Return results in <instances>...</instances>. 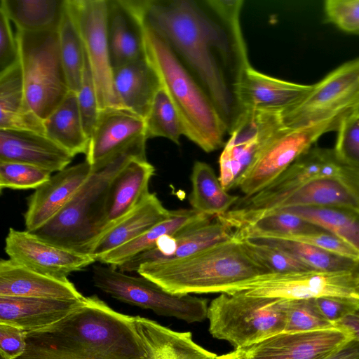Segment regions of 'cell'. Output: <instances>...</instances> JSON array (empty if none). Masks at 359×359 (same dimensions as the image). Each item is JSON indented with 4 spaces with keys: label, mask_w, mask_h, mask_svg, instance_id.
Here are the masks:
<instances>
[{
    "label": "cell",
    "mask_w": 359,
    "mask_h": 359,
    "mask_svg": "<svg viewBox=\"0 0 359 359\" xmlns=\"http://www.w3.org/2000/svg\"><path fill=\"white\" fill-rule=\"evenodd\" d=\"M144 27L160 36L215 105L229 133L242 111L238 88L250 65L241 0H128Z\"/></svg>",
    "instance_id": "cell-1"
},
{
    "label": "cell",
    "mask_w": 359,
    "mask_h": 359,
    "mask_svg": "<svg viewBox=\"0 0 359 359\" xmlns=\"http://www.w3.org/2000/svg\"><path fill=\"white\" fill-rule=\"evenodd\" d=\"M15 359H145L135 316L115 311L97 296L66 318L27 332Z\"/></svg>",
    "instance_id": "cell-2"
},
{
    "label": "cell",
    "mask_w": 359,
    "mask_h": 359,
    "mask_svg": "<svg viewBox=\"0 0 359 359\" xmlns=\"http://www.w3.org/2000/svg\"><path fill=\"white\" fill-rule=\"evenodd\" d=\"M137 273L172 294L229 293L271 271L235 236L187 257L147 262Z\"/></svg>",
    "instance_id": "cell-3"
},
{
    "label": "cell",
    "mask_w": 359,
    "mask_h": 359,
    "mask_svg": "<svg viewBox=\"0 0 359 359\" xmlns=\"http://www.w3.org/2000/svg\"><path fill=\"white\" fill-rule=\"evenodd\" d=\"M147 140L142 137L93 165L90 176L67 205L32 233L54 245L90 255L107 229L106 210L111 184L129 161L147 158Z\"/></svg>",
    "instance_id": "cell-4"
},
{
    "label": "cell",
    "mask_w": 359,
    "mask_h": 359,
    "mask_svg": "<svg viewBox=\"0 0 359 359\" xmlns=\"http://www.w3.org/2000/svg\"><path fill=\"white\" fill-rule=\"evenodd\" d=\"M146 55L181 120L184 136L206 152L218 149L228 133L215 105L168 44L144 27Z\"/></svg>",
    "instance_id": "cell-5"
},
{
    "label": "cell",
    "mask_w": 359,
    "mask_h": 359,
    "mask_svg": "<svg viewBox=\"0 0 359 359\" xmlns=\"http://www.w3.org/2000/svg\"><path fill=\"white\" fill-rule=\"evenodd\" d=\"M287 299L221 293L208 309L209 332L235 349L250 346L285 331Z\"/></svg>",
    "instance_id": "cell-6"
},
{
    "label": "cell",
    "mask_w": 359,
    "mask_h": 359,
    "mask_svg": "<svg viewBox=\"0 0 359 359\" xmlns=\"http://www.w3.org/2000/svg\"><path fill=\"white\" fill-rule=\"evenodd\" d=\"M15 36L25 97L43 121L70 92L60 57L58 29H17Z\"/></svg>",
    "instance_id": "cell-7"
},
{
    "label": "cell",
    "mask_w": 359,
    "mask_h": 359,
    "mask_svg": "<svg viewBox=\"0 0 359 359\" xmlns=\"http://www.w3.org/2000/svg\"><path fill=\"white\" fill-rule=\"evenodd\" d=\"M93 280L95 287L113 298L150 309L158 315L174 317L189 323L207 318L206 299L172 294L140 275L130 276L111 266L97 265L93 269Z\"/></svg>",
    "instance_id": "cell-8"
},
{
    "label": "cell",
    "mask_w": 359,
    "mask_h": 359,
    "mask_svg": "<svg viewBox=\"0 0 359 359\" xmlns=\"http://www.w3.org/2000/svg\"><path fill=\"white\" fill-rule=\"evenodd\" d=\"M346 116H337L303 127L283 128L259 151L236 187L245 197L263 190L312 147L320 136L337 130Z\"/></svg>",
    "instance_id": "cell-9"
},
{
    "label": "cell",
    "mask_w": 359,
    "mask_h": 359,
    "mask_svg": "<svg viewBox=\"0 0 359 359\" xmlns=\"http://www.w3.org/2000/svg\"><path fill=\"white\" fill-rule=\"evenodd\" d=\"M359 111V58L339 66L313 84L308 95L285 111L287 126L299 128Z\"/></svg>",
    "instance_id": "cell-10"
},
{
    "label": "cell",
    "mask_w": 359,
    "mask_h": 359,
    "mask_svg": "<svg viewBox=\"0 0 359 359\" xmlns=\"http://www.w3.org/2000/svg\"><path fill=\"white\" fill-rule=\"evenodd\" d=\"M358 278L359 273L355 272L306 271L269 273L255 278L231 292L287 300L316 299L325 296L359 299L356 287Z\"/></svg>",
    "instance_id": "cell-11"
},
{
    "label": "cell",
    "mask_w": 359,
    "mask_h": 359,
    "mask_svg": "<svg viewBox=\"0 0 359 359\" xmlns=\"http://www.w3.org/2000/svg\"><path fill=\"white\" fill-rule=\"evenodd\" d=\"M93 77L100 111L121 107L114 90L107 32V0H67Z\"/></svg>",
    "instance_id": "cell-12"
},
{
    "label": "cell",
    "mask_w": 359,
    "mask_h": 359,
    "mask_svg": "<svg viewBox=\"0 0 359 359\" xmlns=\"http://www.w3.org/2000/svg\"><path fill=\"white\" fill-rule=\"evenodd\" d=\"M354 339L345 327L283 332L241 348V359H325Z\"/></svg>",
    "instance_id": "cell-13"
},
{
    "label": "cell",
    "mask_w": 359,
    "mask_h": 359,
    "mask_svg": "<svg viewBox=\"0 0 359 359\" xmlns=\"http://www.w3.org/2000/svg\"><path fill=\"white\" fill-rule=\"evenodd\" d=\"M8 259L26 268L48 276L67 278L96 262L88 254L67 249L38 237L28 231L10 228L5 239Z\"/></svg>",
    "instance_id": "cell-14"
},
{
    "label": "cell",
    "mask_w": 359,
    "mask_h": 359,
    "mask_svg": "<svg viewBox=\"0 0 359 359\" xmlns=\"http://www.w3.org/2000/svg\"><path fill=\"white\" fill-rule=\"evenodd\" d=\"M233 238V229L217 217H209L174 235L163 236L153 248L116 268L125 273L137 272L138 267L144 263L187 257Z\"/></svg>",
    "instance_id": "cell-15"
},
{
    "label": "cell",
    "mask_w": 359,
    "mask_h": 359,
    "mask_svg": "<svg viewBox=\"0 0 359 359\" xmlns=\"http://www.w3.org/2000/svg\"><path fill=\"white\" fill-rule=\"evenodd\" d=\"M293 206H334L359 209V172H341L312 180L272 202L255 215Z\"/></svg>",
    "instance_id": "cell-16"
},
{
    "label": "cell",
    "mask_w": 359,
    "mask_h": 359,
    "mask_svg": "<svg viewBox=\"0 0 359 359\" xmlns=\"http://www.w3.org/2000/svg\"><path fill=\"white\" fill-rule=\"evenodd\" d=\"M93 171L85 161L56 172L29 196L24 214L25 230L33 232L57 215Z\"/></svg>",
    "instance_id": "cell-17"
},
{
    "label": "cell",
    "mask_w": 359,
    "mask_h": 359,
    "mask_svg": "<svg viewBox=\"0 0 359 359\" xmlns=\"http://www.w3.org/2000/svg\"><path fill=\"white\" fill-rule=\"evenodd\" d=\"M142 137H147L143 118L125 108L100 111L90 137L86 161L92 166L97 165Z\"/></svg>",
    "instance_id": "cell-18"
},
{
    "label": "cell",
    "mask_w": 359,
    "mask_h": 359,
    "mask_svg": "<svg viewBox=\"0 0 359 359\" xmlns=\"http://www.w3.org/2000/svg\"><path fill=\"white\" fill-rule=\"evenodd\" d=\"M312 86L270 76L250 65L239 83L238 100L242 112L249 109L284 111L299 104Z\"/></svg>",
    "instance_id": "cell-19"
},
{
    "label": "cell",
    "mask_w": 359,
    "mask_h": 359,
    "mask_svg": "<svg viewBox=\"0 0 359 359\" xmlns=\"http://www.w3.org/2000/svg\"><path fill=\"white\" fill-rule=\"evenodd\" d=\"M73 158L44 134L0 130V161L29 164L52 173L68 167Z\"/></svg>",
    "instance_id": "cell-20"
},
{
    "label": "cell",
    "mask_w": 359,
    "mask_h": 359,
    "mask_svg": "<svg viewBox=\"0 0 359 359\" xmlns=\"http://www.w3.org/2000/svg\"><path fill=\"white\" fill-rule=\"evenodd\" d=\"M83 299H56L39 297L0 296V324L36 332L66 318L85 304Z\"/></svg>",
    "instance_id": "cell-21"
},
{
    "label": "cell",
    "mask_w": 359,
    "mask_h": 359,
    "mask_svg": "<svg viewBox=\"0 0 359 359\" xmlns=\"http://www.w3.org/2000/svg\"><path fill=\"white\" fill-rule=\"evenodd\" d=\"M0 296L83 299L68 278H60L26 268L11 259L0 262Z\"/></svg>",
    "instance_id": "cell-22"
},
{
    "label": "cell",
    "mask_w": 359,
    "mask_h": 359,
    "mask_svg": "<svg viewBox=\"0 0 359 359\" xmlns=\"http://www.w3.org/2000/svg\"><path fill=\"white\" fill-rule=\"evenodd\" d=\"M107 32L113 70L146 55L144 26L126 0H107Z\"/></svg>",
    "instance_id": "cell-23"
},
{
    "label": "cell",
    "mask_w": 359,
    "mask_h": 359,
    "mask_svg": "<svg viewBox=\"0 0 359 359\" xmlns=\"http://www.w3.org/2000/svg\"><path fill=\"white\" fill-rule=\"evenodd\" d=\"M113 86L121 106L145 119L160 79L147 55L113 70Z\"/></svg>",
    "instance_id": "cell-24"
},
{
    "label": "cell",
    "mask_w": 359,
    "mask_h": 359,
    "mask_svg": "<svg viewBox=\"0 0 359 359\" xmlns=\"http://www.w3.org/2000/svg\"><path fill=\"white\" fill-rule=\"evenodd\" d=\"M154 172V167L147 158H136L116 175L110 186L107 203V231L149 194V184Z\"/></svg>",
    "instance_id": "cell-25"
},
{
    "label": "cell",
    "mask_w": 359,
    "mask_h": 359,
    "mask_svg": "<svg viewBox=\"0 0 359 359\" xmlns=\"http://www.w3.org/2000/svg\"><path fill=\"white\" fill-rule=\"evenodd\" d=\"M143 341L145 359H218V355L197 344L189 332H177L148 318L135 316Z\"/></svg>",
    "instance_id": "cell-26"
},
{
    "label": "cell",
    "mask_w": 359,
    "mask_h": 359,
    "mask_svg": "<svg viewBox=\"0 0 359 359\" xmlns=\"http://www.w3.org/2000/svg\"><path fill=\"white\" fill-rule=\"evenodd\" d=\"M167 210L156 194H149L128 215L108 229L97 241L90 255L97 261L107 252L138 238L167 218Z\"/></svg>",
    "instance_id": "cell-27"
},
{
    "label": "cell",
    "mask_w": 359,
    "mask_h": 359,
    "mask_svg": "<svg viewBox=\"0 0 359 359\" xmlns=\"http://www.w3.org/2000/svg\"><path fill=\"white\" fill-rule=\"evenodd\" d=\"M0 130L45 135L43 121L27 103L20 63L0 74Z\"/></svg>",
    "instance_id": "cell-28"
},
{
    "label": "cell",
    "mask_w": 359,
    "mask_h": 359,
    "mask_svg": "<svg viewBox=\"0 0 359 359\" xmlns=\"http://www.w3.org/2000/svg\"><path fill=\"white\" fill-rule=\"evenodd\" d=\"M211 216L193 209L170 210L169 216L138 238L102 256L97 261L101 264L117 267L135 255L153 248L163 236L174 235L187 226Z\"/></svg>",
    "instance_id": "cell-29"
},
{
    "label": "cell",
    "mask_w": 359,
    "mask_h": 359,
    "mask_svg": "<svg viewBox=\"0 0 359 359\" xmlns=\"http://www.w3.org/2000/svg\"><path fill=\"white\" fill-rule=\"evenodd\" d=\"M45 135L74 157L86 154L89 145L76 95L70 91L61 104L43 121Z\"/></svg>",
    "instance_id": "cell-30"
},
{
    "label": "cell",
    "mask_w": 359,
    "mask_h": 359,
    "mask_svg": "<svg viewBox=\"0 0 359 359\" xmlns=\"http://www.w3.org/2000/svg\"><path fill=\"white\" fill-rule=\"evenodd\" d=\"M276 210L288 212L306 219L335 235L359 254V209L334 206H293Z\"/></svg>",
    "instance_id": "cell-31"
},
{
    "label": "cell",
    "mask_w": 359,
    "mask_h": 359,
    "mask_svg": "<svg viewBox=\"0 0 359 359\" xmlns=\"http://www.w3.org/2000/svg\"><path fill=\"white\" fill-rule=\"evenodd\" d=\"M0 8L18 30H56L66 8V0H1Z\"/></svg>",
    "instance_id": "cell-32"
},
{
    "label": "cell",
    "mask_w": 359,
    "mask_h": 359,
    "mask_svg": "<svg viewBox=\"0 0 359 359\" xmlns=\"http://www.w3.org/2000/svg\"><path fill=\"white\" fill-rule=\"evenodd\" d=\"M189 203L193 210L216 217L229 211L239 199L222 186L214 170L208 163L196 161L191 175Z\"/></svg>",
    "instance_id": "cell-33"
},
{
    "label": "cell",
    "mask_w": 359,
    "mask_h": 359,
    "mask_svg": "<svg viewBox=\"0 0 359 359\" xmlns=\"http://www.w3.org/2000/svg\"><path fill=\"white\" fill-rule=\"evenodd\" d=\"M245 239L282 250L302 261L312 270L359 273V262L339 256L306 243L275 237Z\"/></svg>",
    "instance_id": "cell-34"
},
{
    "label": "cell",
    "mask_w": 359,
    "mask_h": 359,
    "mask_svg": "<svg viewBox=\"0 0 359 359\" xmlns=\"http://www.w3.org/2000/svg\"><path fill=\"white\" fill-rule=\"evenodd\" d=\"M60 57L70 91L76 93L81 85L85 65L83 43L67 7L58 28Z\"/></svg>",
    "instance_id": "cell-35"
},
{
    "label": "cell",
    "mask_w": 359,
    "mask_h": 359,
    "mask_svg": "<svg viewBox=\"0 0 359 359\" xmlns=\"http://www.w3.org/2000/svg\"><path fill=\"white\" fill-rule=\"evenodd\" d=\"M144 121L147 139L165 137L180 144V137L184 135V128L173 103L162 86L156 93Z\"/></svg>",
    "instance_id": "cell-36"
},
{
    "label": "cell",
    "mask_w": 359,
    "mask_h": 359,
    "mask_svg": "<svg viewBox=\"0 0 359 359\" xmlns=\"http://www.w3.org/2000/svg\"><path fill=\"white\" fill-rule=\"evenodd\" d=\"M51 177L46 170L29 164L0 161V189H36Z\"/></svg>",
    "instance_id": "cell-37"
},
{
    "label": "cell",
    "mask_w": 359,
    "mask_h": 359,
    "mask_svg": "<svg viewBox=\"0 0 359 359\" xmlns=\"http://www.w3.org/2000/svg\"><path fill=\"white\" fill-rule=\"evenodd\" d=\"M239 239L249 253L264 265L271 273H291L315 271L292 255L278 248Z\"/></svg>",
    "instance_id": "cell-38"
},
{
    "label": "cell",
    "mask_w": 359,
    "mask_h": 359,
    "mask_svg": "<svg viewBox=\"0 0 359 359\" xmlns=\"http://www.w3.org/2000/svg\"><path fill=\"white\" fill-rule=\"evenodd\" d=\"M334 326L320 313L313 299L287 300L284 332H308Z\"/></svg>",
    "instance_id": "cell-39"
},
{
    "label": "cell",
    "mask_w": 359,
    "mask_h": 359,
    "mask_svg": "<svg viewBox=\"0 0 359 359\" xmlns=\"http://www.w3.org/2000/svg\"><path fill=\"white\" fill-rule=\"evenodd\" d=\"M334 151L347 166L359 172V111L344 118L338 129Z\"/></svg>",
    "instance_id": "cell-40"
},
{
    "label": "cell",
    "mask_w": 359,
    "mask_h": 359,
    "mask_svg": "<svg viewBox=\"0 0 359 359\" xmlns=\"http://www.w3.org/2000/svg\"><path fill=\"white\" fill-rule=\"evenodd\" d=\"M76 95L83 127L90 139L100 115V109L92 72L86 53L81 85Z\"/></svg>",
    "instance_id": "cell-41"
},
{
    "label": "cell",
    "mask_w": 359,
    "mask_h": 359,
    "mask_svg": "<svg viewBox=\"0 0 359 359\" xmlns=\"http://www.w3.org/2000/svg\"><path fill=\"white\" fill-rule=\"evenodd\" d=\"M324 11L327 20L338 28L359 35V0H327Z\"/></svg>",
    "instance_id": "cell-42"
},
{
    "label": "cell",
    "mask_w": 359,
    "mask_h": 359,
    "mask_svg": "<svg viewBox=\"0 0 359 359\" xmlns=\"http://www.w3.org/2000/svg\"><path fill=\"white\" fill-rule=\"evenodd\" d=\"M281 238L306 243L339 256L359 262V254L353 248L335 235L325 230L299 236Z\"/></svg>",
    "instance_id": "cell-43"
},
{
    "label": "cell",
    "mask_w": 359,
    "mask_h": 359,
    "mask_svg": "<svg viewBox=\"0 0 359 359\" xmlns=\"http://www.w3.org/2000/svg\"><path fill=\"white\" fill-rule=\"evenodd\" d=\"M313 301L320 313L334 325L359 311L358 299L325 296L313 299Z\"/></svg>",
    "instance_id": "cell-44"
},
{
    "label": "cell",
    "mask_w": 359,
    "mask_h": 359,
    "mask_svg": "<svg viewBox=\"0 0 359 359\" xmlns=\"http://www.w3.org/2000/svg\"><path fill=\"white\" fill-rule=\"evenodd\" d=\"M20 63V53L11 20L0 8V74Z\"/></svg>",
    "instance_id": "cell-45"
},
{
    "label": "cell",
    "mask_w": 359,
    "mask_h": 359,
    "mask_svg": "<svg viewBox=\"0 0 359 359\" xmlns=\"http://www.w3.org/2000/svg\"><path fill=\"white\" fill-rule=\"evenodd\" d=\"M27 332L9 324H0V354L9 359L21 356L27 347Z\"/></svg>",
    "instance_id": "cell-46"
},
{
    "label": "cell",
    "mask_w": 359,
    "mask_h": 359,
    "mask_svg": "<svg viewBox=\"0 0 359 359\" xmlns=\"http://www.w3.org/2000/svg\"><path fill=\"white\" fill-rule=\"evenodd\" d=\"M325 359H359V340L351 339Z\"/></svg>",
    "instance_id": "cell-47"
},
{
    "label": "cell",
    "mask_w": 359,
    "mask_h": 359,
    "mask_svg": "<svg viewBox=\"0 0 359 359\" xmlns=\"http://www.w3.org/2000/svg\"><path fill=\"white\" fill-rule=\"evenodd\" d=\"M336 325L345 327L351 332L354 339L359 340V311L348 316Z\"/></svg>",
    "instance_id": "cell-48"
},
{
    "label": "cell",
    "mask_w": 359,
    "mask_h": 359,
    "mask_svg": "<svg viewBox=\"0 0 359 359\" xmlns=\"http://www.w3.org/2000/svg\"><path fill=\"white\" fill-rule=\"evenodd\" d=\"M218 359H241L240 349L218 356Z\"/></svg>",
    "instance_id": "cell-49"
},
{
    "label": "cell",
    "mask_w": 359,
    "mask_h": 359,
    "mask_svg": "<svg viewBox=\"0 0 359 359\" xmlns=\"http://www.w3.org/2000/svg\"><path fill=\"white\" fill-rule=\"evenodd\" d=\"M356 287H357L358 293L359 294V278H358V280H357Z\"/></svg>",
    "instance_id": "cell-50"
},
{
    "label": "cell",
    "mask_w": 359,
    "mask_h": 359,
    "mask_svg": "<svg viewBox=\"0 0 359 359\" xmlns=\"http://www.w3.org/2000/svg\"><path fill=\"white\" fill-rule=\"evenodd\" d=\"M0 359H9V358H8L7 357L0 354Z\"/></svg>",
    "instance_id": "cell-51"
}]
</instances>
